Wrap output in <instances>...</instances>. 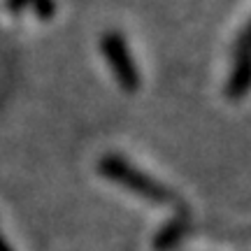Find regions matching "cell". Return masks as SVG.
I'll return each mask as SVG.
<instances>
[{
  "label": "cell",
  "instance_id": "obj_1",
  "mask_svg": "<svg viewBox=\"0 0 251 251\" xmlns=\"http://www.w3.org/2000/svg\"><path fill=\"white\" fill-rule=\"evenodd\" d=\"M100 170H102V175L107 179L117 181V184L137 193L140 198L149 200V202H156V205H170V202H175V193L170 188H165L163 184L151 179L149 175L137 170L135 165L126 163L121 156H105L102 163H100Z\"/></svg>",
  "mask_w": 251,
  "mask_h": 251
},
{
  "label": "cell",
  "instance_id": "obj_2",
  "mask_svg": "<svg viewBox=\"0 0 251 251\" xmlns=\"http://www.w3.org/2000/svg\"><path fill=\"white\" fill-rule=\"evenodd\" d=\"M102 54L107 58L117 81L121 84V89L128 91V93H135L140 89V72L135 65V58L128 51L126 40L119 33H107L102 37Z\"/></svg>",
  "mask_w": 251,
  "mask_h": 251
},
{
  "label": "cell",
  "instance_id": "obj_3",
  "mask_svg": "<svg viewBox=\"0 0 251 251\" xmlns=\"http://www.w3.org/2000/svg\"><path fill=\"white\" fill-rule=\"evenodd\" d=\"M251 91V21L244 28L242 37L237 42V51H235L233 72L228 77V86L226 93L230 98H242Z\"/></svg>",
  "mask_w": 251,
  "mask_h": 251
}]
</instances>
